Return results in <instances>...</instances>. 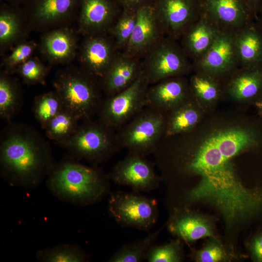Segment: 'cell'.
<instances>
[{
  "label": "cell",
  "mask_w": 262,
  "mask_h": 262,
  "mask_svg": "<svg viewBox=\"0 0 262 262\" xmlns=\"http://www.w3.org/2000/svg\"><path fill=\"white\" fill-rule=\"evenodd\" d=\"M181 135L183 138L176 141L171 137L165 138L160 147L158 163L165 179L181 190L197 179L185 194L192 204L207 202L223 213L244 206L253 191L240 181L231 162L240 152L261 150V124L252 122L219 130L198 145Z\"/></svg>",
  "instance_id": "cell-1"
},
{
  "label": "cell",
  "mask_w": 262,
  "mask_h": 262,
  "mask_svg": "<svg viewBox=\"0 0 262 262\" xmlns=\"http://www.w3.org/2000/svg\"><path fill=\"white\" fill-rule=\"evenodd\" d=\"M56 163L49 143L33 127L8 122L0 136V171L10 183L38 186Z\"/></svg>",
  "instance_id": "cell-2"
},
{
  "label": "cell",
  "mask_w": 262,
  "mask_h": 262,
  "mask_svg": "<svg viewBox=\"0 0 262 262\" xmlns=\"http://www.w3.org/2000/svg\"><path fill=\"white\" fill-rule=\"evenodd\" d=\"M47 178L54 196L78 206L96 204L110 193V179L103 169L82 164L69 155L56 163Z\"/></svg>",
  "instance_id": "cell-3"
},
{
  "label": "cell",
  "mask_w": 262,
  "mask_h": 262,
  "mask_svg": "<svg viewBox=\"0 0 262 262\" xmlns=\"http://www.w3.org/2000/svg\"><path fill=\"white\" fill-rule=\"evenodd\" d=\"M53 86L64 107L81 120L93 119L97 115L104 98L100 82L82 67L59 70Z\"/></svg>",
  "instance_id": "cell-4"
},
{
  "label": "cell",
  "mask_w": 262,
  "mask_h": 262,
  "mask_svg": "<svg viewBox=\"0 0 262 262\" xmlns=\"http://www.w3.org/2000/svg\"><path fill=\"white\" fill-rule=\"evenodd\" d=\"M57 144L69 156L94 165L107 161L121 149L116 131L98 118L82 120L71 136Z\"/></svg>",
  "instance_id": "cell-5"
},
{
  "label": "cell",
  "mask_w": 262,
  "mask_h": 262,
  "mask_svg": "<svg viewBox=\"0 0 262 262\" xmlns=\"http://www.w3.org/2000/svg\"><path fill=\"white\" fill-rule=\"evenodd\" d=\"M165 114L145 107L116 131L121 149L147 157L156 149L164 137Z\"/></svg>",
  "instance_id": "cell-6"
},
{
  "label": "cell",
  "mask_w": 262,
  "mask_h": 262,
  "mask_svg": "<svg viewBox=\"0 0 262 262\" xmlns=\"http://www.w3.org/2000/svg\"><path fill=\"white\" fill-rule=\"evenodd\" d=\"M142 75L149 85L163 80L184 76L193 71L192 63L181 45L165 36L141 59Z\"/></svg>",
  "instance_id": "cell-7"
},
{
  "label": "cell",
  "mask_w": 262,
  "mask_h": 262,
  "mask_svg": "<svg viewBox=\"0 0 262 262\" xmlns=\"http://www.w3.org/2000/svg\"><path fill=\"white\" fill-rule=\"evenodd\" d=\"M108 210L116 223L122 227H130L147 231L158 218V202L153 198L132 191L111 193Z\"/></svg>",
  "instance_id": "cell-8"
},
{
  "label": "cell",
  "mask_w": 262,
  "mask_h": 262,
  "mask_svg": "<svg viewBox=\"0 0 262 262\" xmlns=\"http://www.w3.org/2000/svg\"><path fill=\"white\" fill-rule=\"evenodd\" d=\"M148 86L141 74L127 88L104 97L97 115L98 118L116 131L145 107Z\"/></svg>",
  "instance_id": "cell-9"
},
{
  "label": "cell",
  "mask_w": 262,
  "mask_h": 262,
  "mask_svg": "<svg viewBox=\"0 0 262 262\" xmlns=\"http://www.w3.org/2000/svg\"><path fill=\"white\" fill-rule=\"evenodd\" d=\"M155 163L147 157L128 152L108 175L114 182L130 187L132 191L149 192L158 188L162 180L155 171Z\"/></svg>",
  "instance_id": "cell-10"
},
{
  "label": "cell",
  "mask_w": 262,
  "mask_h": 262,
  "mask_svg": "<svg viewBox=\"0 0 262 262\" xmlns=\"http://www.w3.org/2000/svg\"><path fill=\"white\" fill-rule=\"evenodd\" d=\"M193 71L218 80L229 77L239 68L234 42V33L221 31L216 38L198 60L192 62Z\"/></svg>",
  "instance_id": "cell-11"
},
{
  "label": "cell",
  "mask_w": 262,
  "mask_h": 262,
  "mask_svg": "<svg viewBox=\"0 0 262 262\" xmlns=\"http://www.w3.org/2000/svg\"><path fill=\"white\" fill-rule=\"evenodd\" d=\"M152 5L165 36L176 40L202 13L200 0H153Z\"/></svg>",
  "instance_id": "cell-12"
},
{
  "label": "cell",
  "mask_w": 262,
  "mask_h": 262,
  "mask_svg": "<svg viewBox=\"0 0 262 262\" xmlns=\"http://www.w3.org/2000/svg\"><path fill=\"white\" fill-rule=\"evenodd\" d=\"M85 37L79 50L81 67L99 81L119 51L109 33Z\"/></svg>",
  "instance_id": "cell-13"
},
{
  "label": "cell",
  "mask_w": 262,
  "mask_h": 262,
  "mask_svg": "<svg viewBox=\"0 0 262 262\" xmlns=\"http://www.w3.org/2000/svg\"><path fill=\"white\" fill-rule=\"evenodd\" d=\"M165 36L152 5L137 10L136 21L125 54L142 59Z\"/></svg>",
  "instance_id": "cell-14"
},
{
  "label": "cell",
  "mask_w": 262,
  "mask_h": 262,
  "mask_svg": "<svg viewBox=\"0 0 262 262\" xmlns=\"http://www.w3.org/2000/svg\"><path fill=\"white\" fill-rule=\"evenodd\" d=\"M202 12L217 27L235 33L255 17L245 0H200Z\"/></svg>",
  "instance_id": "cell-15"
},
{
  "label": "cell",
  "mask_w": 262,
  "mask_h": 262,
  "mask_svg": "<svg viewBox=\"0 0 262 262\" xmlns=\"http://www.w3.org/2000/svg\"><path fill=\"white\" fill-rule=\"evenodd\" d=\"M121 11L115 0H81L79 30L84 36L108 33Z\"/></svg>",
  "instance_id": "cell-16"
},
{
  "label": "cell",
  "mask_w": 262,
  "mask_h": 262,
  "mask_svg": "<svg viewBox=\"0 0 262 262\" xmlns=\"http://www.w3.org/2000/svg\"><path fill=\"white\" fill-rule=\"evenodd\" d=\"M191 96L189 81L184 76L169 78L149 85L145 107L166 114Z\"/></svg>",
  "instance_id": "cell-17"
},
{
  "label": "cell",
  "mask_w": 262,
  "mask_h": 262,
  "mask_svg": "<svg viewBox=\"0 0 262 262\" xmlns=\"http://www.w3.org/2000/svg\"><path fill=\"white\" fill-rule=\"evenodd\" d=\"M81 0H28L24 10L28 21L37 28L49 27L70 17Z\"/></svg>",
  "instance_id": "cell-18"
},
{
  "label": "cell",
  "mask_w": 262,
  "mask_h": 262,
  "mask_svg": "<svg viewBox=\"0 0 262 262\" xmlns=\"http://www.w3.org/2000/svg\"><path fill=\"white\" fill-rule=\"evenodd\" d=\"M142 74L141 59L119 51L105 75L99 80L105 97L118 93L130 86Z\"/></svg>",
  "instance_id": "cell-19"
},
{
  "label": "cell",
  "mask_w": 262,
  "mask_h": 262,
  "mask_svg": "<svg viewBox=\"0 0 262 262\" xmlns=\"http://www.w3.org/2000/svg\"><path fill=\"white\" fill-rule=\"evenodd\" d=\"M166 225L171 233L188 243L203 237H214L210 222L187 208H172Z\"/></svg>",
  "instance_id": "cell-20"
},
{
  "label": "cell",
  "mask_w": 262,
  "mask_h": 262,
  "mask_svg": "<svg viewBox=\"0 0 262 262\" xmlns=\"http://www.w3.org/2000/svg\"><path fill=\"white\" fill-rule=\"evenodd\" d=\"M221 30L202 12L180 39L187 57L192 62L200 59L212 46Z\"/></svg>",
  "instance_id": "cell-21"
},
{
  "label": "cell",
  "mask_w": 262,
  "mask_h": 262,
  "mask_svg": "<svg viewBox=\"0 0 262 262\" xmlns=\"http://www.w3.org/2000/svg\"><path fill=\"white\" fill-rule=\"evenodd\" d=\"M234 42L239 67L262 66V31L254 21L234 33Z\"/></svg>",
  "instance_id": "cell-22"
},
{
  "label": "cell",
  "mask_w": 262,
  "mask_h": 262,
  "mask_svg": "<svg viewBox=\"0 0 262 262\" xmlns=\"http://www.w3.org/2000/svg\"><path fill=\"white\" fill-rule=\"evenodd\" d=\"M226 90L234 100L254 104L262 96V66L239 67L228 77Z\"/></svg>",
  "instance_id": "cell-23"
},
{
  "label": "cell",
  "mask_w": 262,
  "mask_h": 262,
  "mask_svg": "<svg viewBox=\"0 0 262 262\" xmlns=\"http://www.w3.org/2000/svg\"><path fill=\"white\" fill-rule=\"evenodd\" d=\"M77 40L67 28H59L46 33L42 37L40 49L45 58L53 64L70 62L76 55Z\"/></svg>",
  "instance_id": "cell-24"
},
{
  "label": "cell",
  "mask_w": 262,
  "mask_h": 262,
  "mask_svg": "<svg viewBox=\"0 0 262 262\" xmlns=\"http://www.w3.org/2000/svg\"><path fill=\"white\" fill-rule=\"evenodd\" d=\"M200 119L199 104L192 96L180 106L165 114L164 137L190 132L194 130Z\"/></svg>",
  "instance_id": "cell-25"
},
{
  "label": "cell",
  "mask_w": 262,
  "mask_h": 262,
  "mask_svg": "<svg viewBox=\"0 0 262 262\" xmlns=\"http://www.w3.org/2000/svg\"><path fill=\"white\" fill-rule=\"evenodd\" d=\"M27 17L17 5L3 4L0 10V46L2 50L21 39L26 32Z\"/></svg>",
  "instance_id": "cell-26"
},
{
  "label": "cell",
  "mask_w": 262,
  "mask_h": 262,
  "mask_svg": "<svg viewBox=\"0 0 262 262\" xmlns=\"http://www.w3.org/2000/svg\"><path fill=\"white\" fill-rule=\"evenodd\" d=\"M23 95L18 81L2 71L0 75V115L8 122L21 109Z\"/></svg>",
  "instance_id": "cell-27"
},
{
  "label": "cell",
  "mask_w": 262,
  "mask_h": 262,
  "mask_svg": "<svg viewBox=\"0 0 262 262\" xmlns=\"http://www.w3.org/2000/svg\"><path fill=\"white\" fill-rule=\"evenodd\" d=\"M164 226L143 238L122 246L108 260L109 262H141L147 259L150 247L154 244Z\"/></svg>",
  "instance_id": "cell-28"
},
{
  "label": "cell",
  "mask_w": 262,
  "mask_h": 262,
  "mask_svg": "<svg viewBox=\"0 0 262 262\" xmlns=\"http://www.w3.org/2000/svg\"><path fill=\"white\" fill-rule=\"evenodd\" d=\"M189 82L192 96L198 104H213L221 95L219 80L211 76L195 72Z\"/></svg>",
  "instance_id": "cell-29"
},
{
  "label": "cell",
  "mask_w": 262,
  "mask_h": 262,
  "mask_svg": "<svg viewBox=\"0 0 262 262\" xmlns=\"http://www.w3.org/2000/svg\"><path fill=\"white\" fill-rule=\"evenodd\" d=\"M80 119L64 107L48 123L45 130L47 137L58 143L71 136L77 130Z\"/></svg>",
  "instance_id": "cell-30"
},
{
  "label": "cell",
  "mask_w": 262,
  "mask_h": 262,
  "mask_svg": "<svg viewBox=\"0 0 262 262\" xmlns=\"http://www.w3.org/2000/svg\"><path fill=\"white\" fill-rule=\"evenodd\" d=\"M64 107L61 98L54 90L36 96L33 100V112L44 130L49 121Z\"/></svg>",
  "instance_id": "cell-31"
},
{
  "label": "cell",
  "mask_w": 262,
  "mask_h": 262,
  "mask_svg": "<svg viewBox=\"0 0 262 262\" xmlns=\"http://www.w3.org/2000/svg\"><path fill=\"white\" fill-rule=\"evenodd\" d=\"M137 10L122 9L108 33L119 51L124 50L132 34L136 21Z\"/></svg>",
  "instance_id": "cell-32"
},
{
  "label": "cell",
  "mask_w": 262,
  "mask_h": 262,
  "mask_svg": "<svg viewBox=\"0 0 262 262\" xmlns=\"http://www.w3.org/2000/svg\"><path fill=\"white\" fill-rule=\"evenodd\" d=\"M37 259L44 262H84L87 256L79 246L63 244L40 250L36 253Z\"/></svg>",
  "instance_id": "cell-33"
},
{
  "label": "cell",
  "mask_w": 262,
  "mask_h": 262,
  "mask_svg": "<svg viewBox=\"0 0 262 262\" xmlns=\"http://www.w3.org/2000/svg\"><path fill=\"white\" fill-rule=\"evenodd\" d=\"M149 262H179L183 260L182 246L179 240L163 245L153 244L149 248L147 259Z\"/></svg>",
  "instance_id": "cell-34"
},
{
  "label": "cell",
  "mask_w": 262,
  "mask_h": 262,
  "mask_svg": "<svg viewBox=\"0 0 262 262\" xmlns=\"http://www.w3.org/2000/svg\"><path fill=\"white\" fill-rule=\"evenodd\" d=\"M15 73L28 85L44 84L48 69L37 58L31 57L21 64Z\"/></svg>",
  "instance_id": "cell-35"
},
{
  "label": "cell",
  "mask_w": 262,
  "mask_h": 262,
  "mask_svg": "<svg viewBox=\"0 0 262 262\" xmlns=\"http://www.w3.org/2000/svg\"><path fill=\"white\" fill-rule=\"evenodd\" d=\"M36 47V44L33 41L19 42L4 59L3 71L11 75L15 73L21 64L32 57Z\"/></svg>",
  "instance_id": "cell-36"
},
{
  "label": "cell",
  "mask_w": 262,
  "mask_h": 262,
  "mask_svg": "<svg viewBox=\"0 0 262 262\" xmlns=\"http://www.w3.org/2000/svg\"><path fill=\"white\" fill-rule=\"evenodd\" d=\"M192 257L196 262H217L226 260L227 256L222 246L213 240L199 250L192 252Z\"/></svg>",
  "instance_id": "cell-37"
},
{
  "label": "cell",
  "mask_w": 262,
  "mask_h": 262,
  "mask_svg": "<svg viewBox=\"0 0 262 262\" xmlns=\"http://www.w3.org/2000/svg\"><path fill=\"white\" fill-rule=\"evenodd\" d=\"M248 248L253 261L262 262V229L250 238Z\"/></svg>",
  "instance_id": "cell-38"
},
{
  "label": "cell",
  "mask_w": 262,
  "mask_h": 262,
  "mask_svg": "<svg viewBox=\"0 0 262 262\" xmlns=\"http://www.w3.org/2000/svg\"><path fill=\"white\" fill-rule=\"evenodd\" d=\"M122 9L137 10L139 8L152 5L153 0H115Z\"/></svg>",
  "instance_id": "cell-39"
},
{
  "label": "cell",
  "mask_w": 262,
  "mask_h": 262,
  "mask_svg": "<svg viewBox=\"0 0 262 262\" xmlns=\"http://www.w3.org/2000/svg\"><path fill=\"white\" fill-rule=\"evenodd\" d=\"M248 6L252 11L255 17L257 14L261 11L262 0H245Z\"/></svg>",
  "instance_id": "cell-40"
},
{
  "label": "cell",
  "mask_w": 262,
  "mask_h": 262,
  "mask_svg": "<svg viewBox=\"0 0 262 262\" xmlns=\"http://www.w3.org/2000/svg\"><path fill=\"white\" fill-rule=\"evenodd\" d=\"M259 114L262 116V96L254 103Z\"/></svg>",
  "instance_id": "cell-41"
},
{
  "label": "cell",
  "mask_w": 262,
  "mask_h": 262,
  "mask_svg": "<svg viewBox=\"0 0 262 262\" xmlns=\"http://www.w3.org/2000/svg\"><path fill=\"white\" fill-rule=\"evenodd\" d=\"M6 0L9 4L17 5L20 3H25L28 0Z\"/></svg>",
  "instance_id": "cell-42"
},
{
  "label": "cell",
  "mask_w": 262,
  "mask_h": 262,
  "mask_svg": "<svg viewBox=\"0 0 262 262\" xmlns=\"http://www.w3.org/2000/svg\"><path fill=\"white\" fill-rule=\"evenodd\" d=\"M257 23L262 31V16L258 21Z\"/></svg>",
  "instance_id": "cell-43"
}]
</instances>
